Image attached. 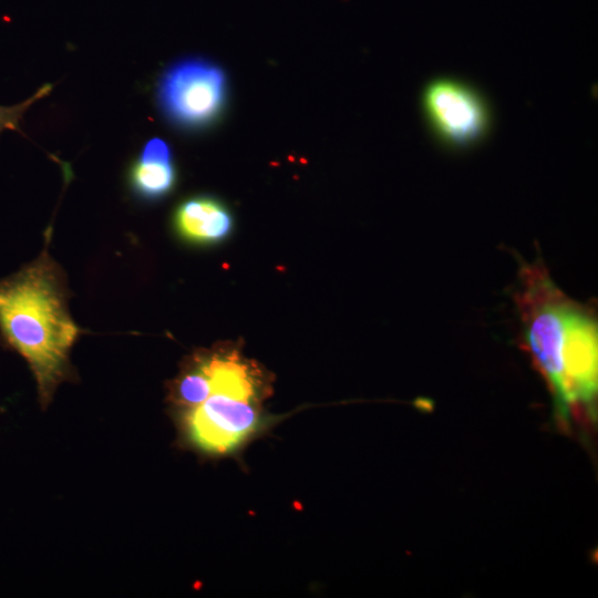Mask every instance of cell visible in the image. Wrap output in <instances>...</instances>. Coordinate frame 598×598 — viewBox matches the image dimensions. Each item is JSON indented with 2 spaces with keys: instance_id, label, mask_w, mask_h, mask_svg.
Here are the masks:
<instances>
[{
  "instance_id": "1",
  "label": "cell",
  "mask_w": 598,
  "mask_h": 598,
  "mask_svg": "<svg viewBox=\"0 0 598 598\" xmlns=\"http://www.w3.org/2000/svg\"><path fill=\"white\" fill-rule=\"evenodd\" d=\"M514 302L524 349L547 383L558 419L591 415L598 390L594 310L559 289L539 258L520 264Z\"/></svg>"
},
{
  "instance_id": "2",
  "label": "cell",
  "mask_w": 598,
  "mask_h": 598,
  "mask_svg": "<svg viewBox=\"0 0 598 598\" xmlns=\"http://www.w3.org/2000/svg\"><path fill=\"white\" fill-rule=\"evenodd\" d=\"M0 331L29 363L45 405L65 378L69 352L79 334L47 256L0 281Z\"/></svg>"
},
{
  "instance_id": "3",
  "label": "cell",
  "mask_w": 598,
  "mask_h": 598,
  "mask_svg": "<svg viewBox=\"0 0 598 598\" xmlns=\"http://www.w3.org/2000/svg\"><path fill=\"white\" fill-rule=\"evenodd\" d=\"M204 361L212 392L202 404L182 412L183 432L202 452L230 454L266 425L258 405L260 383L235 354H216Z\"/></svg>"
},
{
  "instance_id": "4",
  "label": "cell",
  "mask_w": 598,
  "mask_h": 598,
  "mask_svg": "<svg viewBox=\"0 0 598 598\" xmlns=\"http://www.w3.org/2000/svg\"><path fill=\"white\" fill-rule=\"evenodd\" d=\"M227 94L221 69L203 59L181 60L162 74L157 104L174 125L197 130L208 126L221 112Z\"/></svg>"
},
{
  "instance_id": "5",
  "label": "cell",
  "mask_w": 598,
  "mask_h": 598,
  "mask_svg": "<svg viewBox=\"0 0 598 598\" xmlns=\"http://www.w3.org/2000/svg\"><path fill=\"white\" fill-rule=\"evenodd\" d=\"M425 107L437 132L448 142L466 145L486 128V110L468 87L447 80L432 83L425 92Z\"/></svg>"
},
{
  "instance_id": "6",
  "label": "cell",
  "mask_w": 598,
  "mask_h": 598,
  "mask_svg": "<svg viewBox=\"0 0 598 598\" xmlns=\"http://www.w3.org/2000/svg\"><path fill=\"white\" fill-rule=\"evenodd\" d=\"M132 192L146 200L166 196L175 186L176 169L169 144L152 137L142 146L127 173Z\"/></svg>"
},
{
  "instance_id": "7",
  "label": "cell",
  "mask_w": 598,
  "mask_h": 598,
  "mask_svg": "<svg viewBox=\"0 0 598 598\" xmlns=\"http://www.w3.org/2000/svg\"><path fill=\"white\" fill-rule=\"evenodd\" d=\"M177 233L195 244H215L226 238L233 228L227 207L210 196H194L183 200L174 213Z\"/></svg>"
},
{
  "instance_id": "8",
  "label": "cell",
  "mask_w": 598,
  "mask_h": 598,
  "mask_svg": "<svg viewBox=\"0 0 598 598\" xmlns=\"http://www.w3.org/2000/svg\"><path fill=\"white\" fill-rule=\"evenodd\" d=\"M210 378L205 361L202 360L176 381L173 401L184 412L202 404L210 395Z\"/></svg>"
},
{
  "instance_id": "9",
  "label": "cell",
  "mask_w": 598,
  "mask_h": 598,
  "mask_svg": "<svg viewBox=\"0 0 598 598\" xmlns=\"http://www.w3.org/2000/svg\"><path fill=\"white\" fill-rule=\"evenodd\" d=\"M51 90L52 84L47 83L42 85L32 96L19 104L12 106L0 105V134L4 130L20 131V121L22 120V116L27 110L34 102L50 94Z\"/></svg>"
}]
</instances>
